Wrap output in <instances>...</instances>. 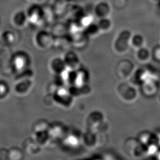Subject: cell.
<instances>
[{
  "mask_svg": "<svg viewBox=\"0 0 160 160\" xmlns=\"http://www.w3.org/2000/svg\"><path fill=\"white\" fill-rule=\"evenodd\" d=\"M83 32L87 37H95L98 35L101 31L98 24H94L93 23H92L88 27L85 28Z\"/></svg>",
  "mask_w": 160,
  "mask_h": 160,
  "instance_id": "cell-14",
  "label": "cell"
},
{
  "mask_svg": "<svg viewBox=\"0 0 160 160\" xmlns=\"http://www.w3.org/2000/svg\"><path fill=\"white\" fill-rule=\"evenodd\" d=\"M68 130L65 125L60 122H54L50 124L48 133L50 142L62 141Z\"/></svg>",
  "mask_w": 160,
  "mask_h": 160,
  "instance_id": "cell-4",
  "label": "cell"
},
{
  "mask_svg": "<svg viewBox=\"0 0 160 160\" xmlns=\"http://www.w3.org/2000/svg\"><path fill=\"white\" fill-rule=\"evenodd\" d=\"M50 123H49L46 120H41L35 123L33 128V133L41 132H48L50 127Z\"/></svg>",
  "mask_w": 160,
  "mask_h": 160,
  "instance_id": "cell-13",
  "label": "cell"
},
{
  "mask_svg": "<svg viewBox=\"0 0 160 160\" xmlns=\"http://www.w3.org/2000/svg\"><path fill=\"white\" fill-rule=\"evenodd\" d=\"M76 134L70 133L68 131L65 137L62 139L64 145L70 148H74L77 147L80 142V138Z\"/></svg>",
  "mask_w": 160,
  "mask_h": 160,
  "instance_id": "cell-9",
  "label": "cell"
},
{
  "mask_svg": "<svg viewBox=\"0 0 160 160\" xmlns=\"http://www.w3.org/2000/svg\"><path fill=\"white\" fill-rule=\"evenodd\" d=\"M10 92L9 87L4 81H0V100H4L8 96Z\"/></svg>",
  "mask_w": 160,
  "mask_h": 160,
  "instance_id": "cell-16",
  "label": "cell"
},
{
  "mask_svg": "<svg viewBox=\"0 0 160 160\" xmlns=\"http://www.w3.org/2000/svg\"><path fill=\"white\" fill-rule=\"evenodd\" d=\"M24 147L26 148V151L30 154H34L38 153V152L40 151V146L35 142L34 139L32 141H29V143L26 142Z\"/></svg>",
  "mask_w": 160,
  "mask_h": 160,
  "instance_id": "cell-15",
  "label": "cell"
},
{
  "mask_svg": "<svg viewBox=\"0 0 160 160\" xmlns=\"http://www.w3.org/2000/svg\"><path fill=\"white\" fill-rule=\"evenodd\" d=\"M30 62V57L26 52H17L12 57V64L15 70L20 73L26 71Z\"/></svg>",
  "mask_w": 160,
  "mask_h": 160,
  "instance_id": "cell-3",
  "label": "cell"
},
{
  "mask_svg": "<svg viewBox=\"0 0 160 160\" xmlns=\"http://www.w3.org/2000/svg\"><path fill=\"white\" fill-rule=\"evenodd\" d=\"M29 23L34 26H41L45 22L44 8L39 5L33 4L26 12Z\"/></svg>",
  "mask_w": 160,
  "mask_h": 160,
  "instance_id": "cell-2",
  "label": "cell"
},
{
  "mask_svg": "<svg viewBox=\"0 0 160 160\" xmlns=\"http://www.w3.org/2000/svg\"><path fill=\"white\" fill-rule=\"evenodd\" d=\"M17 85H16V92L20 95H24L29 92L31 89L32 86V82L30 79L28 80H20L18 81Z\"/></svg>",
  "mask_w": 160,
  "mask_h": 160,
  "instance_id": "cell-8",
  "label": "cell"
},
{
  "mask_svg": "<svg viewBox=\"0 0 160 160\" xmlns=\"http://www.w3.org/2000/svg\"><path fill=\"white\" fill-rule=\"evenodd\" d=\"M22 156V151L18 148H12L8 151L9 160H20Z\"/></svg>",
  "mask_w": 160,
  "mask_h": 160,
  "instance_id": "cell-18",
  "label": "cell"
},
{
  "mask_svg": "<svg viewBox=\"0 0 160 160\" xmlns=\"http://www.w3.org/2000/svg\"><path fill=\"white\" fill-rule=\"evenodd\" d=\"M59 1H65V0H59Z\"/></svg>",
  "mask_w": 160,
  "mask_h": 160,
  "instance_id": "cell-20",
  "label": "cell"
},
{
  "mask_svg": "<svg viewBox=\"0 0 160 160\" xmlns=\"http://www.w3.org/2000/svg\"><path fill=\"white\" fill-rule=\"evenodd\" d=\"M12 24L17 29H23L29 24L27 14L26 12L19 11L16 12L12 16Z\"/></svg>",
  "mask_w": 160,
  "mask_h": 160,
  "instance_id": "cell-7",
  "label": "cell"
},
{
  "mask_svg": "<svg viewBox=\"0 0 160 160\" xmlns=\"http://www.w3.org/2000/svg\"><path fill=\"white\" fill-rule=\"evenodd\" d=\"M33 139L39 146H45L50 142V138L48 132H41L34 133Z\"/></svg>",
  "mask_w": 160,
  "mask_h": 160,
  "instance_id": "cell-11",
  "label": "cell"
},
{
  "mask_svg": "<svg viewBox=\"0 0 160 160\" xmlns=\"http://www.w3.org/2000/svg\"><path fill=\"white\" fill-rule=\"evenodd\" d=\"M50 67L52 71L57 75L62 73L63 72L67 70L64 59L59 58H55L52 61L50 64Z\"/></svg>",
  "mask_w": 160,
  "mask_h": 160,
  "instance_id": "cell-10",
  "label": "cell"
},
{
  "mask_svg": "<svg viewBox=\"0 0 160 160\" xmlns=\"http://www.w3.org/2000/svg\"><path fill=\"white\" fill-rule=\"evenodd\" d=\"M63 59L67 70L70 71H76L78 70L79 59L74 52H68Z\"/></svg>",
  "mask_w": 160,
  "mask_h": 160,
  "instance_id": "cell-6",
  "label": "cell"
},
{
  "mask_svg": "<svg viewBox=\"0 0 160 160\" xmlns=\"http://www.w3.org/2000/svg\"><path fill=\"white\" fill-rule=\"evenodd\" d=\"M55 36L53 34L46 31H41L36 34L34 42L38 48L48 50L54 46Z\"/></svg>",
  "mask_w": 160,
  "mask_h": 160,
  "instance_id": "cell-1",
  "label": "cell"
},
{
  "mask_svg": "<svg viewBox=\"0 0 160 160\" xmlns=\"http://www.w3.org/2000/svg\"><path fill=\"white\" fill-rule=\"evenodd\" d=\"M106 9L107 7L106 5L104 3H99L95 7L94 11L97 16L100 18V19H102L105 18V16L107 12Z\"/></svg>",
  "mask_w": 160,
  "mask_h": 160,
  "instance_id": "cell-17",
  "label": "cell"
},
{
  "mask_svg": "<svg viewBox=\"0 0 160 160\" xmlns=\"http://www.w3.org/2000/svg\"><path fill=\"white\" fill-rule=\"evenodd\" d=\"M1 39L4 45H12L15 42L16 36L14 32L10 30L3 31L1 35Z\"/></svg>",
  "mask_w": 160,
  "mask_h": 160,
  "instance_id": "cell-12",
  "label": "cell"
},
{
  "mask_svg": "<svg viewBox=\"0 0 160 160\" xmlns=\"http://www.w3.org/2000/svg\"><path fill=\"white\" fill-rule=\"evenodd\" d=\"M56 101L58 103L65 106L71 105L72 102V94L70 91L65 88L58 89L56 92Z\"/></svg>",
  "mask_w": 160,
  "mask_h": 160,
  "instance_id": "cell-5",
  "label": "cell"
},
{
  "mask_svg": "<svg viewBox=\"0 0 160 160\" xmlns=\"http://www.w3.org/2000/svg\"><path fill=\"white\" fill-rule=\"evenodd\" d=\"M28 1L33 3V4L39 5L42 6V5L45 4L48 0H28Z\"/></svg>",
  "mask_w": 160,
  "mask_h": 160,
  "instance_id": "cell-19",
  "label": "cell"
}]
</instances>
